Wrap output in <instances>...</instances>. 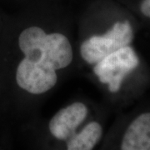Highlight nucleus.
Instances as JSON below:
<instances>
[{"label": "nucleus", "instance_id": "5", "mask_svg": "<svg viewBox=\"0 0 150 150\" xmlns=\"http://www.w3.org/2000/svg\"><path fill=\"white\" fill-rule=\"evenodd\" d=\"M0 150H13L11 144V136L6 134L0 141Z\"/></svg>", "mask_w": 150, "mask_h": 150}, {"label": "nucleus", "instance_id": "3", "mask_svg": "<svg viewBox=\"0 0 150 150\" xmlns=\"http://www.w3.org/2000/svg\"><path fill=\"white\" fill-rule=\"evenodd\" d=\"M97 150H150V102L118 112Z\"/></svg>", "mask_w": 150, "mask_h": 150}, {"label": "nucleus", "instance_id": "7", "mask_svg": "<svg viewBox=\"0 0 150 150\" xmlns=\"http://www.w3.org/2000/svg\"><path fill=\"white\" fill-rule=\"evenodd\" d=\"M4 15L0 13V36H1V33L4 27Z\"/></svg>", "mask_w": 150, "mask_h": 150}, {"label": "nucleus", "instance_id": "1", "mask_svg": "<svg viewBox=\"0 0 150 150\" xmlns=\"http://www.w3.org/2000/svg\"><path fill=\"white\" fill-rule=\"evenodd\" d=\"M79 73L76 19L55 0H27L4 15L0 36V114L11 130Z\"/></svg>", "mask_w": 150, "mask_h": 150}, {"label": "nucleus", "instance_id": "2", "mask_svg": "<svg viewBox=\"0 0 150 150\" xmlns=\"http://www.w3.org/2000/svg\"><path fill=\"white\" fill-rule=\"evenodd\" d=\"M111 112L103 101L80 95L52 115L40 114L13 129L21 150H97Z\"/></svg>", "mask_w": 150, "mask_h": 150}, {"label": "nucleus", "instance_id": "4", "mask_svg": "<svg viewBox=\"0 0 150 150\" xmlns=\"http://www.w3.org/2000/svg\"><path fill=\"white\" fill-rule=\"evenodd\" d=\"M136 13L141 21L150 28V0H139L136 5Z\"/></svg>", "mask_w": 150, "mask_h": 150}, {"label": "nucleus", "instance_id": "6", "mask_svg": "<svg viewBox=\"0 0 150 150\" xmlns=\"http://www.w3.org/2000/svg\"><path fill=\"white\" fill-rule=\"evenodd\" d=\"M8 133H9V131H8V129H7L4 121V119H3L1 114H0V141L5 134H8Z\"/></svg>", "mask_w": 150, "mask_h": 150}]
</instances>
